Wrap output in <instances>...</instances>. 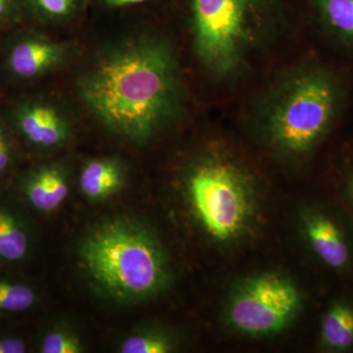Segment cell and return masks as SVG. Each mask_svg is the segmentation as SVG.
Here are the masks:
<instances>
[{
    "instance_id": "ffe728a7",
    "label": "cell",
    "mask_w": 353,
    "mask_h": 353,
    "mask_svg": "<svg viewBox=\"0 0 353 353\" xmlns=\"http://www.w3.org/2000/svg\"><path fill=\"white\" fill-rule=\"evenodd\" d=\"M27 350V341L21 336H0V353H25Z\"/></svg>"
},
{
    "instance_id": "d6986e66",
    "label": "cell",
    "mask_w": 353,
    "mask_h": 353,
    "mask_svg": "<svg viewBox=\"0 0 353 353\" xmlns=\"http://www.w3.org/2000/svg\"><path fill=\"white\" fill-rule=\"evenodd\" d=\"M13 160V148L6 126L0 120V176L3 175Z\"/></svg>"
},
{
    "instance_id": "9c48e42d",
    "label": "cell",
    "mask_w": 353,
    "mask_h": 353,
    "mask_svg": "<svg viewBox=\"0 0 353 353\" xmlns=\"http://www.w3.org/2000/svg\"><path fill=\"white\" fill-rule=\"evenodd\" d=\"M68 48L39 37H26L11 46L8 68L22 80H32L44 75L62 63Z\"/></svg>"
},
{
    "instance_id": "44dd1931",
    "label": "cell",
    "mask_w": 353,
    "mask_h": 353,
    "mask_svg": "<svg viewBox=\"0 0 353 353\" xmlns=\"http://www.w3.org/2000/svg\"><path fill=\"white\" fill-rule=\"evenodd\" d=\"M15 10L13 0H0V24L12 17Z\"/></svg>"
},
{
    "instance_id": "52a82bcc",
    "label": "cell",
    "mask_w": 353,
    "mask_h": 353,
    "mask_svg": "<svg viewBox=\"0 0 353 353\" xmlns=\"http://www.w3.org/2000/svg\"><path fill=\"white\" fill-rule=\"evenodd\" d=\"M21 138L37 148L61 145L69 137V125L58 109L39 101L24 102L12 112Z\"/></svg>"
},
{
    "instance_id": "6da1fadb",
    "label": "cell",
    "mask_w": 353,
    "mask_h": 353,
    "mask_svg": "<svg viewBox=\"0 0 353 353\" xmlns=\"http://www.w3.org/2000/svg\"><path fill=\"white\" fill-rule=\"evenodd\" d=\"M85 105L102 125L148 141L185 111V90L170 41L143 34L110 46L79 81Z\"/></svg>"
},
{
    "instance_id": "30bf717a",
    "label": "cell",
    "mask_w": 353,
    "mask_h": 353,
    "mask_svg": "<svg viewBox=\"0 0 353 353\" xmlns=\"http://www.w3.org/2000/svg\"><path fill=\"white\" fill-rule=\"evenodd\" d=\"M320 31L341 50L353 54V0H305Z\"/></svg>"
},
{
    "instance_id": "4fadbf2b",
    "label": "cell",
    "mask_w": 353,
    "mask_h": 353,
    "mask_svg": "<svg viewBox=\"0 0 353 353\" xmlns=\"http://www.w3.org/2000/svg\"><path fill=\"white\" fill-rule=\"evenodd\" d=\"M323 345L331 352H347L353 347V304L347 301L332 303L323 316Z\"/></svg>"
},
{
    "instance_id": "9a60e30c",
    "label": "cell",
    "mask_w": 353,
    "mask_h": 353,
    "mask_svg": "<svg viewBox=\"0 0 353 353\" xmlns=\"http://www.w3.org/2000/svg\"><path fill=\"white\" fill-rule=\"evenodd\" d=\"M38 301L32 285L13 279L0 278V313L20 314L34 307Z\"/></svg>"
},
{
    "instance_id": "7402d4cb",
    "label": "cell",
    "mask_w": 353,
    "mask_h": 353,
    "mask_svg": "<svg viewBox=\"0 0 353 353\" xmlns=\"http://www.w3.org/2000/svg\"><path fill=\"white\" fill-rule=\"evenodd\" d=\"M343 192H345V199L353 209V165L350 167L345 175V183H343Z\"/></svg>"
},
{
    "instance_id": "2e32d148",
    "label": "cell",
    "mask_w": 353,
    "mask_h": 353,
    "mask_svg": "<svg viewBox=\"0 0 353 353\" xmlns=\"http://www.w3.org/2000/svg\"><path fill=\"white\" fill-rule=\"evenodd\" d=\"M26 6L39 19L62 22L73 17L83 0H24Z\"/></svg>"
},
{
    "instance_id": "7a4b0ae2",
    "label": "cell",
    "mask_w": 353,
    "mask_h": 353,
    "mask_svg": "<svg viewBox=\"0 0 353 353\" xmlns=\"http://www.w3.org/2000/svg\"><path fill=\"white\" fill-rule=\"evenodd\" d=\"M345 101L341 76L328 65L307 61L276 77L252 114L272 148L288 157H304L328 136Z\"/></svg>"
},
{
    "instance_id": "ac0fdd59",
    "label": "cell",
    "mask_w": 353,
    "mask_h": 353,
    "mask_svg": "<svg viewBox=\"0 0 353 353\" xmlns=\"http://www.w3.org/2000/svg\"><path fill=\"white\" fill-rule=\"evenodd\" d=\"M43 353H80L83 352L80 341L64 332H50L44 336L39 345Z\"/></svg>"
},
{
    "instance_id": "603a6c76",
    "label": "cell",
    "mask_w": 353,
    "mask_h": 353,
    "mask_svg": "<svg viewBox=\"0 0 353 353\" xmlns=\"http://www.w3.org/2000/svg\"><path fill=\"white\" fill-rule=\"evenodd\" d=\"M101 1L109 7H124L143 3V2L150 1V0H101Z\"/></svg>"
},
{
    "instance_id": "5bb4252c",
    "label": "cell",
    "mask_w": 353,
    "mask_h": 353,
    "mask_svg": "<svg viewBox=\"0 0 353 353\" xmlns=\"http://www.w3.org/2000/svg\"><path fill=\"white\" fill-rule=\"evenodd\" d=\"M123 178L122 167L116 160H92L83 167L81 173V189L90 199H105L119 190Z\"/></svg>"
},
{
    "instance_id": "ba28073f",
    "label": "cell",
    "mask_w": 353,
    "mask_h": 353,
    "mask_svg": "<svg viewBox=\"0 0 353 353\" xmlns=\"http://www.w3.org/2000/svg\"><path fill=\"white\" fill-rule=\"evenodd\" d=\"M309 245L323 263L334 271H345L352 261L353 250L347 232L332 215L313 211L304 220Z\"/></svg>"
},
{
    "instance_id": "8fae6325",
    "label": "cell",
    "mask_w": 353,
    "mask_h": 353,
    "mask_svg": "<svg viewBox=\"0 0 353 353\" xmlns=\"http://www.w3.org/2000/svg\"><path fill=\"white\" fill-rule=\"evenodd\" d=\"M21 192L28 204L41 212H50L63 203L69 188L63 172L54 166H43L25 176Z\"/></svg>"
},
{
    "instance_id": "7c38bea8",
    "label": "cell",
    "mask_w": 353,
    "mask_h": 353,
    "mask_svg": "<svg viewBox=\"0 0 353 353\" xmlns=\"http://www.w3.org/2000/svg\"><path fill=\"white\" fill-rule=\"evenodd\" d=\"M31 250L32 234L27 221L12 206L0 204V264L23 263Z\"/></svg>"
},
{
    "instance_id": "8992f818",
    "label": "cell",
    "mask_w": 353,
    "mask_h": 353,
    "mask_svg": "<svg viewBox=\"0 0 353 353\" xmlns=\"http://www.w3.org/2000/svg\"><path fill=\"white\" fill-rule=\"evenodd\" d=\"M301 297L296 285L277 274L246 281L229 308L233 326L248 334L277 333L296 316Z\"/></svg>"
},
{
    "instance_id": "3957f363",
    "label": "cell",
    "mask_w": 353,
    "mask_h": 353,
    "mask_svg": "<svg viewBox=\"0 0 353 353\" xmlns=\"http://www.w3.org/2000/svg\"><path fill=\"white\" fill-rule=\"evenodd\" d=\"M292 0H190L192 43L213 80L232 82L250 68L290 18Z\"/></svg>"
},
{
    "instance_id": "5b68a950",
    "label": "cell",
    "mask_w": 353,
    "mask_h": 353,
    "mask_svg": "<svg viewBox=\"0 0 353 353\" xmlns=\"http://www.w3.org/2000/svg\"><path fill=\"white\" fill-rule=\"evenodd\" d=\"M190 202L204 229L215 240H233L243 233L253 210V179L234 158L210 152L188 174Z\"/></svg>"
},
{
    "instance_id": "277c9868",
    "label": "cell",
    "mask_w": 353,
    "mask_h": 353,
    "mask_svg": "<svg viewBox=\"0 0 353 353\" xmlns=\"http://www.w3.org/2000/svg\"><path fill=\"white\" fill-rule=\"evenodd\" d=\"M81 255L95 283L115 299H146L166 284L163 250L152 234L134 223L102 225L83 241Z\"/></svg>"
},
{
    "instance_id": "e0dca14e",
    "label": "cell",
    "mask_w": 353,
    "mask_h": 353,
    "mask_svg": "<svg viewBox=\"0 0 353 353\" xmlns=\"http://www.w3.org/2000/svg\"><path fill=\"white\" fill-rule=\"evenodd\" d=\"M173 347L169 339L159 334H139L123 341L120 347L122 353H167Z\"/></svg>"
}]
</instances>
